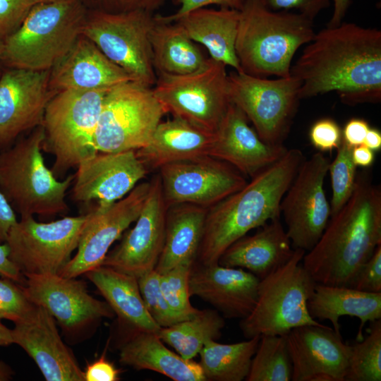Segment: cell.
Segmentation results:
<instances>
[{
    "instance_id": "cell-45",
    "label": "cell",
    "mask_w": 381,
    "mask_h": 381,
    "mask_svg": "<svg viewBox=\"0 0 381 381\" xmlns=\"http://www.w3.org/2000/svg\"><path fill=\"white\" fill-rule=\"evenodd\" d=\"M178 9L169 16L156 15L158 20L165 23H173L179 18L194 10L217 5L220 8H226L241 11L247 0H171Z\"/></svg>"
},
{
    "instance_id": "cell-27",
    "label": "cell",
    "mask_w": 381,
    "mask_h": 381,
    "mask_svg": "<svg viewBox=\"0 0 381 381\" xmlns=\"http://www.w3.org/2000/svg\"><path fill=\"white\" fill-rule=\"evenodd\" d=\"M214 138V133L173 117L161 121L148 143L135 151L148 171L159 169L172 162L208 155Z\"/></svg>"
},
{
    "instance_id": "cell-22",
    "label": "cell",
    "mask_w": 381,
    "mask_h": 381,
    "mask_svg": "<svg viewBox=\"0 0 381 381\" xmlns=\"http://www.w3.org/2000/svg\"><path fill=\"white\" fill-rule=\"evenodd\" d=\"M13 344L35 362L47 381H85L73 353L63 342L55 319L36 305L26 319L14 323Z\"/></svg>"
},
{
    "instance_id": "cell-25",
    "label": "cell",
    "mask_w": 381,
    "mask_h": 381,
    "mask_svg": "<svg viewBox=\"0 0 381 381\" xmlns=\"http://www.w3.org/2000/svg\"><path fill=\"white\" fill-rule=\"evenodd\" d=\"M133 80L88 38L80 35L69 52L50 70L49 85L65 90L111 87Z\"/></svg>"
},
{
    "instance_id": "cell-52",
    "label": "cell",
    "mask_w": 381,
    "mask_h": 381,
    "mask_svg": "<svg viewBox=\"0 0 381 381\" xmlns=\"http://www.w3.org/2000/svg\"><path fill=\"white\" fill-rule=\"evenodd\" d=\"M352 159L356 166L369 167L374 162V151L362 144L353 147Z\"/></svg>"
},
{
    "instance_id": "cell-43",
    "label": "cell",
    "mask_w": 381,
    "mask_h": 381,
    "mask_svg": "<svg viewBox=\"0 0 381 381\" xmlns=\"http://www.w3.org/2000/svg\"><path fill=\"white\" fill-rule=\"evenodd\" d=\"M309 137L312 145L320 152H331L339 147L342 131L335 121L325 118L312 126Z\"/></svg>"
},
{
    "instance_id": "cell-9",
    "label": "cell",
    "mask_w": 381,
    "mask_h": 381,
    "mask_svg": "<svg viewBox=\"0 0 381 381\" xmlns=\"http://www.w3.org/2000/svg\"><path fill=\"white\" fill-rule=\"evenodd\" d=\"M155 23L154 13L146 11L109 13L90 10L81 35L133 81L152 87L157 80L150 41Z\"/></svg>"
},
{
    "instance_id": "cell-49",
    "label": "cell",
    "mask_w": 381,
    "mask_h": 381,
    "mask_svg": "<svg viewBox=\"0 0 381 381\" xmlns=\"http://www.w3.org/2000/svg\"><path fill=\"white\" fill-rule=\"evenodd\" d=\"M370 128L368 123L361 119H352L345 125L342 138L351 147L363 144L366 134Z\"/></svg>"
},
{
    "instance_id": "cell-56",
    "label": "cell",
    "mask_w": 381,
    "mask_h": 381,
    "mask_svg": "<svg viewBox=\"0 0 381 381\" xmlns=\"http://www.w3.org/2000/svg\"><path fill=\"white\" fill-rule=\"evenodd\" d=\"M14 372L7 363L0 359V381H9L13 377Z\"/></svg>"
},
{
    "instance_id": "cell-53",
    "label": "cell",
    "mask_w": 381,
    "mask_h": 381,
    "mask_svg": "<svg viewBox=\"0 0 381 381\" xmlns=\"http://www.w3.org/2000/svg\"><path fill=\"white\" fill-rule=\"evenodd\" d=\"M333 1L334 11L327 27H334L341 24L350 4V0H333Z\"/></svg>"
},
{
    "instance_id": "cell-12",
    "label": "cell",
    "mask_w": 381,
    "mask_h": 381,
    "mask_svg": "<svg viewBox=\"0 0 381 381\" xmlns=\"http://www.w3.org/2000/svg\"><path fill=\"white\" fill-rule=\"evenodd\" d=\"M229 95L265 143L281 145L286 138L300 100L301 82L295 77L268 79L235 71L228 74Z\"/></svg>"
},
{
    "instance_id": "cell-8",
    "label": "cell",
    "mask_w": 381,
    "mask_h": 381,
    "mask_svg": "<svg viewBox=\"0 0 381 381\" xmlns=\"http://www.w3.org/2000/svg\"><path fill=\"white\" fill-rule=\"evenodd\" d=\"M305 253L295 249L284 265L260 279L256 303L239 325L246 338L284 335L299 326L322 325L308 308L316 282L302 265Z\"/></svg>"
},
{
    "instance_id": "cell-47",
    "label": "cell",
    "mask_w": 381,
    "mask_h": 381,
    "mask_svg": "<svg viewBox=\"0 0 381 381\" xmlns=\"http://www.w3.org/2000/svg\"><path fill=\"white\" fill-rule=\"evenodd\" d=\"M267 8L274 11H289L294 9L313 20L330 0H260Z\"/></svg>"
},
{
    "instance_id": "cell-46",
    "label": "cell",
    "mask_w": 381,
    "mask_h": 381,
    "mask_svg": "<svg viewBox=\"0 0 381 381\" xmlns=\"http://www.w3.org/2000/svg\"><path fill=\"white\" fill-rule=\"evenodd\" d=\"M89 1L94 8L109 13H123L142 10L154 13L164 5L167 0H83Z\"/></svg>"
},
{
    "instance_id": "cell-11",
    "label": "cell",
    "mask_w": 381,
    "mask_h": 381,
    "mask_svg": "<svg viewBox=\"0 0 381 381\" xmlns=\"http://www.w3.org/2000/svg\"><path fill=\"white\" fill-rule=\"evenodd\" d=\"M153 93L165 113L214 133L231 103L226 66L212 58L184 75L157 74Z\"/></svg>"
},
{
    "instance_id": "cell-44",
    "label": "cell",
    "mask_w": 381,
    "mask_h": 381,
    "mask_svg": "<svg viewBox=\"0 0 381 381\" xmlns=\"http://www.w3.org/2000/svg\"><path fill=\"white\" fill-rule=\"evenodd\" d=\"M351 287L370 293H381V244L361 267Z\"/></svg>"
},
{
    "instance_id": "cell-41",
    "label": "cell",
    "mask_w": 381,
    "mask_h": 381,
    "mask_svg": "<svg viewBox=\"0 0 381 381\" xmlns=\"http://www.w3.org/2000/svg\"><path fill=\"white\" fill-rule=\"evenodd\" d=\"M36 305L27 296L22 284L8 279H0V310L13 323L28 318Z\"/></svg>"
},
{
    "instance_id": "cell-55",
    "label": "cell",
    "mask_w": 381,
    "mask_h": 381,
    "mask_svg": "<svg viewBox=\"0 0 381 381\" xmlns=\"http://www.w3.org/2000/svg\"><path fill=\"white\" fill-rule=\"evenodd\" d=\"M13 344L12 331L4 325L0 320V346H8Z\"/></svg>"
},
{
    "instance_id": "cell-26",
    "label": "cell",
    "mask_w": 381,
    "mask_h": 381,
    "mask_svg": "<svg viewBox=\"0 0 381 381\" xmlns=\"http://www.w3.org/2000/svg\"><path fill=\"white\" fill-rule=\"evenodd\" d=\"M294 248L280 217L272 219L253 235H245L229 246L218 264L244 269L260 279L284 265Z\"/></svg>"
},
{
    "instance_id": "cell-1",
    "label": "cell",
    "mask_w": 381,
    "mask_h": 381,
    "mask_svg": "<svg viewBox=\"0 0 381 381\" xmlns=\"http://www.w3.org/2000/svg\"><path fill=\"white\" fill-rule=\"evenodd\" d=\"M299 98L335 91L346 104L381 100V31L341 23L315 33L291 67Z\"/></svg>"
},
{
    "instance_id": "cell-17",
    "label": "cell",
    "mask_w": 381,
    "mask_h": 381,
    "mask_svg": "<svg viewBox=\"0 0 381 381\" xmlns=\"http://www.w3.org/2000/svg\"><path fill=\"white\" fill-rule=\"evenodd\" d=\"M25 277L23 286L28 298L44 308L66 333L75 334L115 315L106 301L89 294L82 280L52 273Z\"/></svg>"
},
{
    "instance_id": "cell-20",
    "label": "cell",
    "mask_w": 381,
    "mask_h": 381,
    "mask_svg": "<svg viewBox=\"0 0 381 381\" xmlns=\"http://www.w3.org/2000/svg\"><path fill=\"white\" fill-rule=\"evenodd\" d=\"M148 171L135 150L97 152L78 165L73 198L83 203L95 200L97 207H107L128 195Z\"/></svg>"
},
{
    "instance_id": "cell-29",
    "label": "cell",
    "mask_w": 381,
    "mask_h": 381,
    "mask_svg": "<svg viewBox=\"0 0 381 381\" xmlns=\"http://www.w3.org/2000/svg\"><path fill=\"white\" fill-rule=\"evenodd\" d=\"M240 11L206 7L190 11L173 23H177L195 42L202 44L210 58L241 73L236 54Z\"/></svg>"
},
{
    "instance_id": "cell-13",
    "label": "cell",
    "mask_w": 381,
    "mask_h": 381,
    "mask_svg": "<svg viewBox=\"0 0 381 381\" xmlns=\"http://www.w3.org/2000/svg\"><path fill=\"white\" fill-rule=\"evenodd\" d=\"M90 213L40 222L34 216L20 217L11 227L6 243L8 257L25 276L58 274L77 249Z\"/></svg>"
},
{
    "instance_id": "cell-5",
    "label": "cell",
    "mask_w": 381,
    "mask_h": 381,
    "mask_svg": "<svg viewBox=\"0 0 381 381\" xmlns=\"http://www.w3.org/2000/svg\"><path fill=\"white\" fill-rule=\"evenodd\" d=\"M44 139L40 126L0 150V191L20 217H53L69 210L66 196L74 174L59 180L46 166Z\"/></svg>"
},
{
    "instance_id": "cell-50",
    "label": "cell",
    "mask_w": 381,
    "mask_h": 381,
    "mask_svg": "<svg viewBox=\"0 0 381 381\" xmlns=\"http://www.w3.org/2000/svg\"><path fill=\"white\" fill-rule=\"evenodd\" d=\"M17 221L16 212L0 191V244L6 243L11 227Z\"/></svg>"
},
{
    "instance_id": "cell-57",
    "label": "cell",
    "mask_w": 381,
    "mask_h": 381,
    "mask_svg": "<svg viewBox=\"0 0 381 381\" xmlns=\"http://www.w3.org/2000/svg\"><path fill=\"white\" fill-rule=\"evenodd\" d=\"M3 50H4V40L0 38V76L4 70V67L2 63Z\"/></svg>"
},
{
    "instance_id": "cell-7",
    "label": "cell",
    "mask_w": 381,
    "mask_h": 381,
    "mask_svg": "<svg viewBox=\"0 0 381 381\" xmlns=\"http://www.w3.org/2000/svg\"><path fill=\"white\" fill-rule=\"evenodd\" d=\"M110 88L61 90L49 102L42 123V150L54 155L51 169L56 177L97 152L94 137Z\"/></svg>"
},
{
    "instance_id": "cell-6",
    "label": "cell",
    "mask_w": 381,
    "mask_h": 381,
    "mask_svg": "<svg viewBox=\"0 0 381 381\" xmlns=\"http://www.w3.org/2000/svg\"><path fill=\"white\" fill-rule=\"evenodd\" d=\"M87 12L83 0L36 4L20 27L4 39V68L51 70L81 35Z\"/></svg>"
},
{
    "instance_id": "cell-33",
    "label": "cell",
    "mask_w": 381,
    "mask_h": 381,
    "mask_svg": "<svg viewBox=\"0 0 381 381\" xmlns=\"http://www.w3.org/2000/svg\"><path fill=\"white\" fill-rule=\"evenodd\" d=\"M155 18L150 41L156 74H188L205 65L207 59L177 23Z\"/></svg>"
},
{
    "instance_id": "cell-19",
    "label": "cell",
    "mask_w": 381,
    "mask_h": 381,
    "mask_svg": "<svg viewBox=\"0 0 381 381\" xmlns=\"http://www.w3.org/2000/svg\"><path fill=\"white\" fill-rule=\"evenodd\" d=\"M167 207L159 174L150 181L148 193L133 228L107 254L102 265L138 277L155 270L162 253Z\"/></svg>"
},
{
    "instance_id": "cell-42",
    "label": "cell",
    "mask_w": 381,
    "mask_h": 381,
    "mask_svg": "<svg viewBox=\"0 0 381 381\" xmlns=\"http://www.w3.org/2000/svg\"><path fill=\"white\" fill-rule=\"evenodd\" d=\"M48 0H0V38L14 32L32 8Z\"/></svg>"
},
{
    "instance_id": "cell-24",
    "label": "cell",
    "mask_w": 381,
    "mask_h": 381,
    "mask_svg": "<svg viewBox=\"0 0 381 381\" xmlns=\"http://www.w3.org/2000/svg\"><path fill=\"white\" fill-rule=\"evenodd\" d=\"M288 150L260 139L244 113L230 103L214 132L208 155L224 161L251 178L280 159Z\"/></svg>"
},
{
    "instance_id": "cell-31",
    "label": "cell",
    "mask_w": 381,
    "mask_h": 381,
    "mask_svg": "<svg viewBox=\"0 0 381 381\" xmlns=\"http://www.w3.org/2000/svg\"><path fill=\"white\" fill-rule=\"evenodd\" d=\"M308 308L314 320L330 321L337 333H340L341 317L358 318L360 325L356 339L359 341L363 338V328L365 323L381 319V293L316 283L308 301Z\"/></svg>"
},
{
    "instance_id": "cell-40",
    "label": "cell",
    "mask_w": 381,
    "mask_h": 381,
    "mask_svg": "<svg viewBox=\"0 0 381 381\" xmlns=\"http://www.w3.org/2000/svg\"><path fill=\"white\" fill-rule=\"evenodd\" d=\"M138 283L145 308L160 328L180 322L162 294L158 272L152 270L143 274L138 277Z\"/></svg>"
},
{
    "instance_id": "cell-16",
    "label": "cell",
    "mask_w": 381,
    "mask_h": 381,
    "mask_svg": "<svg viewBox=\"0 0 381 381\" xmlns=\"http://www.w3.org/2000/svg\"><path fill=\"white\" fill-rule=\"evenodd\" d=\"M150 186L143 182L124 198L107 207H95L81 234L77 252L59 272L76 278L102 265L112 244L138 217Z\"/></svg>"
},
{
    "instance_id": "cell-28",
    "label": "cell",
    "mask_w": 381,
    "mask_h": 381,
    "mask_svg": "<svg viewBox=\"0 0 381 381\" xmlns=\"http://www.w3.org/2000/svg\"><path fill=\"white\" fill-rule=\"evenodd\" d=\"M121 364L135 370H149L174 381H207L199 364L169 350L157 332L130 331L119 350Z\"/></svg>"
},
{
    "instance_id": "cell-15",
    "label": "cell",
    "mask_w": 381,
    "mask_h": 381,
    "mask_svg": "<svg viewBox=\"0 0 381 381\" xmlns=\"http://www.w3.org/2000/svg\"><path fill=\"white\" fill-rule=\"evenodd\" d=\"M158 170L167 208L190 204L209 209L247 183L234 167L208 155L172 162Z\"/></svg>"
},
{
    "instance_id": "cell-14",
    "label": "cell",
    "mask_w": 381,
    "mask_h": 381,
    "mask_svg": "<svg viewBox=\"0 0 381 381\" xmlns=\"http://www.w3.org/2000/svg\"><path fill=\"white\" fill-rule=\"evenodd\" d=\"M329 163L321 152L305 159L282 199L280 213L294 249L311 250L329 220L331 207L324 189Z\"/></svg>"
},
{
    "instance_id": "cell-30",
    "label": "cell",
    "mask_w": 381,
    "mask_h": 381,
    "mask_svg": "<svg viewBox=\"0 0 381 381\" xmlns=\"http://www.w3.org/2000/svg\"><path fill=\"white\" fill-rule=\"evenodd\" d=\"M85 275L117 315L121 325L130 331L158 332L160 327L145 308L137 277L105 265L95 267Z\"/></svg>"
},
{
    "instance_id": "cell-21",
    "label": "cell",
    "mask_w": 381,
    "mask_h": 381,
    "mask_svg": "<svg viewBox=\"0 0 381 381\" xmlns=\"http://www.w3.org/2000/svg\"><path fill=\"white\" fill-rule=\"evenodd\" d=\"M292 381H345L351 345L325 325H306L286 334Z\"/></svg>"
},
{
    "instance_id": "cell-58",
    "label": "cell",
    "mask_w": 381,
    "mask_h": 381,
    "mask_svg": "<svg viewBox=\"0 0 381 381\" xmlns=\"http://www.w3.org/2000/svg\"><path fill=\"white\" fill-rule=\"evenodd\" d=\"M6 319V315L0 310V320Z\"/></svg>"
},
{
    "instance_id": "cell-18",
    "label": "cell",
    "mask_w": 381,
    "mask_h": 381,
    "mask_svg": "<svg viewBox=\"0 0 381 381\" xmlns=\"http://www.w3.org/2000/svg\"><path fill=\"white\" fill-rule=\"evenodd\" d=\"M49 78L50 70L4 68L0 76V150L42 126L46 107L57 93Z\"/></svg>"
},
{
    "instance_id": "cell-48",
    "label": "cell",
    "mask_w": 381,
    "mask_h": 381,
    "mask_svg": "<svg viewBox=\"0 0 381 381\" xmlns=\"http://www.w3.org/2000/svg\"><path fill=\"white\" fill-rule=\"evenodd\" d=\"M120 371L106 358L105 352L97 360L87 363L83 376L85 381H118Z\"/></svg>"
},
{
    "instance_id": "cell-4",
    "label": "cell",
    "mask_w": 381,
    "mask_h": 381,
    "mask_svg": "<svg viewBox=\"0 0 381 381\" xmlns=\"http://www.w3.org/2000/svg\"><path fill=\"white\" fill-rule=\"evenodd\" d=\"M315 33L313 20L300 13L274 11L260 0H247L235 43L242 72L260 78L290 76L294 56Z\"/></svg>"
},
{
    "instance_id": "cell-51",
    "label": "cell",
    "mask_w": 381,
    "mask_h": 381,
    "mask_svg": "<svg viewBox=\"0 0 381 381\" xmlns=\"http://www.w3.org/2000/svg\"><path fill=\"white\" fill-rule=\"evenodd\" d=\"M8 253L7 244H0V276L22 284L25 281L24 275L10 260Z\"/></svg>"
},
{
    "instance_id": "cell-10",
    "label": "cell",
    "mask_w": 381,
    "mask_h": 381,
    "mask_svg": "<svg viewBox=\"0 0 381 381\" xmlns=\"http://www.w3.org/2000/svg\"><path fill=\"white\" fill-rule=\"evenodd\" d=\"M165 114L151 87L130 80L111 87L95 133L96 150L117 152L145 147Z\"/></svg>"
},
{
    "instance_id": "cell-36",
    "label": "cell",
    "mask_w": 381,
    "mask_h": 381,
    "mask_svg": "<svg viewBox=\"0 0 381 381\" xmlns=\"http://www.w3.org/2000/svg\"><path fill=\"white\" fill-rule=\"evenodd\" d=\"M292 364L286 334L260 335L247 381H290Z\"/></svg>"
},
{
    "instance_id": "cell-2",
    "label": "cell",
    "mask_w": 381,
    "mask_h": 381,
    "mask_svg": "<svg viewBox=\"0 0 381 381\" xmlns=\"http://www.w3.org/2000/svg\"><path fill=\"white\" fill-rule=\"evenodd\" d=\"M381 244V190L367 171L356 174L353 191L345 205L331 216L302 265L314 281L349 286Z\"/></svg>"
},
{
    "instance_id": "cell-59",
    "label": "cell",
    "mask_w": 381,
    "mask_h": 381,
    "mask_svg": "<svg viewBox=\"0 0 381 381\" xmlns=\"http://www.w3.org/2000/svg\"><path fill=\"white\" fill-rule=\"evenodd\" d=\"M48 1H53V0H48Z\"/></svg>"
},
{
    "instance_id": "cell-3",
    "label": "cell",
    "mask_w": 381,
    "mask_h": 381,
    "mask_svg": "<svg viewBox=\"0 0 381 381\" xmlns=\"http://www.w3.org/2000/svg\"><path fill=\"white\" fill-rule=\"evenodd\" d=\"M304 160L300 150H288L240 190L209 208L196 258L199 264L218 263L236 241L279 217L282 199Z\"/></svg>"
},
{
    "instance_id": "cell-32",
    "label": "cell",
    "mask_w": 381,
    "mask_h": 381,
    "mask_svg": "<svg viewBox=\"0 0 381 381\" xmlns=\"http://www.w3.org/2000/svg\"><path fill=\"white\" fill-rule=\"evenodd\" d=\"M207 210L190 204L168 208L164 243L155 269L157 272L162 274L181 263L195 262Z\"/></svg>"
},
{
    "instance_id": "cell-38",
    "label": "cell",
    "mask_w": 381,
    "mask_h": 381,
    "mask_svg": "<svg viewBox=\"0 0 381 381\" xmlns=\"http://www.w3.org/2000/svg\"><path fill=\"white\" fill-rule=\"evenodd\" d=\"M195 262L188 261L160 274V286L170 308L179 321L193 316L199 310L190 301L189 276Z\"/></svg>"
},
{
    "instance_id": "cell-54",
    "label": "cell",
    "mask_w": 381,
    "mask_h": 381,
    "mask_svg": "<svg viewBox=\"0 0 381 381\" xmlns=\"http://www.w3.org/2000/svg\"><path fill=\"white\" fill-rule=\"evenodd\" d=\"M363 145L373 151H379L381 149V133L375 128H370L365 138Z\"/></svg>"
},
{
    "instance_id": "cell-39",
    "label": "cell",
    "mask_w": 381,
    "mask_h": 381,
    "mask_svg": "<svg viewBox=\"0 0 381 381\" xmlns=\"http://www.w3.org/2000/svg\"><path fill=\"white\" fill-rule=\"evenodd\" d=\"M329 170L331 179V216L336 214L351 197L356 183V166L352 159L353 147L343 139Z\"/></svg>"
},
{
    "instance_id": "cell-35",
    "label": "cell",
    "mask_w": 381,
    "mask_h": 381,
    "mask_svg": "<svg viewBox=\"0 0 381 381\" xmlns=\"http://www.w3.org/2000/svg\"><path fill=\"white\" fill-rule=\"evenodd\" d=\"M224 326V318L217 310L204 309L188 319L161 327L157 334L183 359L192 360L199 355L207 341H217L221 337Z\"/></svg>"
},
{
    "instance_id": "cell-34",
    "label": "cell",
    "mask_w": 381,
    "mask_h": 381,
    "mask_svg": "<svg viewBox=\"0 0 381 381\" xmlns=\"http://www.w3.org/2000/svg\"><path fill=\"white\" fill-rule=\"evenodd\" d=\"M260 336L234 344L207 341L199 364L207 381H242L249 373Z\"/></svg>"
},
{
    "instance_id": "cell-23",
    "label": "cell",
    "mask_w": 381,
    "mask_h": 381,
    "mask_svg": "<svg viewBox=\"0 0 381 381\" xmlns=\"http://www.w3.org/2000/svg\"><path fill=\"white\" fill-rule=\"evenodd\" d=\"M259 282L258 277L242 268L194 263L189 293L210 303L224 318L242 320L256 303Z\"/></svg>"
},
{
    "instance_id": "cell-37",
    "label": "cell",
    "mask_w": 381,
    "mask_h": 381,
    "mask_svg": "<svg viewBox=\"0 0 381 381\" xmlns=\"http://www.w3.org/2000/svg\"><path fill=\"white\" fill-rule=\"evenodd\" d=\"M381 380V319L370 322L369 333L351 345L345 381Z\"/></svg>"
}]
</instances>
